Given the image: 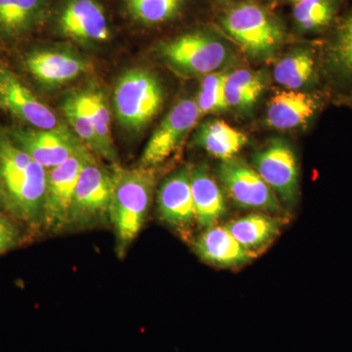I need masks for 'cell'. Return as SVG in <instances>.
<instances>
[{
    "mask_svg": "<svg viewBox=\"0 0 352 352\" xmlns=\"http://www.w3.org/2000/svg\"><path fill=\"white\" fill-rule=\"evenodd\" d=\"M344 0H302L294 7V19L303 32L327 29L337 20Z\"/></svg>",
    "mask_w": 352,
    "mask_h": 352,
    "instance_id": "d4e9b609",
    "label": "cell"
},
{
    "mask_svg": "<svg viewBox=\"0 0 352 352\" xmlns=\"http://www.w3.org/2000/svg\"><path fill=\"white\" fill-rule=\"evenodd\" d=\"M88 154V149L83 150L64 164L48 170L43 219L46 230L60 232L68 229L78 176Z\"/></svg>",
    "mask_w": 352,
    "mask_h": 352,
    "instance_id": "30bf717a",
    "label": "cell"
},
{
    "mask_svg": "<svg viewBox=\"0 0 352 352\" xmlns=\"http://www.w3.org/2000/svg\"><path fill=\"white\" fill-rule=\"evenodd\" d=\"M113 170L88 154L78 176L69 212L68 229L85 230L110 223Z\"/></svg>",
    "mask_w": 352,
    "mask_h": 352,
    "instance_id": "277c9868",
    "label": "cell"
},
{
    "mask_svg": "<svg viewBox=\"0 0 352 352\" xmlns=\"http://www.w3.org/2000/svg\"><path fill=\"white\" fill-rule=\"evenodd\" d=\"M317 108L311 95L295 90L280 92L268 104L267 122L277 129H295L314 117Z\"/></svg>",
    "mask_w": 352,
    "mask_h": 352,
    "instance_id": "d6986e66",
    "label": "cell"
},
{
    "mask_svg": "<svg viewBox=\"0 0 352 352\" xmlns=\"http://www.w3.org/2000/svg\"><path fill=\"white\" fill-rule=\"evenodd\" d=\"M52 0H0V38L14 43L31 36L50 18Z\"/></svg>",
    "mask_w": 352,
    "mask_h": 352,
    "instance_id": "2e32d148",
    "label": "cell"
},
{
    "mask_svg": "<svg viewBox=\"0 0 352 352\" xmlns=\"http://www.w3.org/2000/svg\"><path fill=\"white\" fill-rule=\"evenodd\" d=\"M47 170L0 132V185L4 210L30 226L43 224Z\"/></svg>",
    "mask_w": 352,
    "mask_h": 352,
    "instance_id": "6da1fadb",
    "label": "cell"
},
{
    "mask_svg": "<svg viewBox=\"0 0 352 352\" xmlns=\"http://www.w3.org/2000/svg\"><path fill=\"white\" fill-rule=\"evenodd\" d=\"M0 41H1V38H0Z\"/></svg>",
    "mask_w": 352,
    "mask_h": 352,
    "instance_id": "836d02e7",
    "label": "cell"
},
{
    "mask_svg": "<svg viewBox=\"0 0 352 352\" xmlns=\"http://www.w3.org/2000/svg\"><path fill=\"white\" fill-rule=\"evenodd\" d=\"M193 249L199 258L217 267H238L256 258V252L243 247L224 226L206 229L194 239Z\"/></svg>",
    "mask_w": 352,
    "mask_h": 352,
    "instance_id": "e0dca14e",
    "label": "cell"
},
{
    "mask_svg": "<svg viewBox=\"0 0 352 352\" xmlns=\"http://www.w3.org/2000/svg\"><path fill=\"white\" fill-rule=\"evenodd\" d=\"M265 82L256 72L239 69L227 74L224 95L228 108L250 107L263 94Z\"/></svg>",
    "mask_w": 352,
    "mask_h": 352,
    "instance_id": "cb8c5ba5",
    "label": "cell"
},
{
    "mask_svg": "<svg viewBox=\"0 0 352 352\" xmlns=\"http://www.w3.org/2000/svg\"><path fill=\"white\" fill-rule=\"evenodd\" d=\"M129 18L139 25H156L175 20L186 0H122Z\"/></svg>",
    "mask_w": 352,
    "mask_h": 352,
    "instance_id": "603a6c76",
    "label": "cell"
},
{
    "mask_svg": "<svg viewBox=\"0 0 352 352\" xmlns=\"http://www.w3.org/2000/svg\"><path fill=\"white\" fill-rule=\"evenodd\" d=\"M282 219L268 214H252L231 220L224 227L243 247L254 252L276 237L283 226Z\"/></svg>",
    "mask_w": 352,
    "mask_h": 352,
    "instance_id": "ffe728a7",
    "label": "cell"
},
{
    "mask_svg": "<svg viewBox=\"0 0 352 352\" xmlns=\"http://www.w3.org/2000/svg\"><path fill=\"white\" fill-rule=\"evenodd\" d=\"M157 53L171 68L185 75L207 76L222 68L230 51L219 39L203 32H192L164 41Z\"/></svg>",
    "mask_w": 352,
    "mask_h": 352,
    "instance_id": "8992f818",
    "label": "cell"
},
{
    "mask_svg": "<svg viewBox=\"0 0 352 352\" xmlns=\"http://www.w3.org/2000/svg\"><path fill=\"white\" fill-rule=\"evenodd\" d=\"M248 138L221 120H208L197 131L195 143L208 154L223 161L231 159L247 144Z\"/></svg>",
    "mask_w": 352,
    "mask_h": 352,
    "instance_id": "44dd1931",
    "label": "cell"
},
{
    "mask_svg": "<svg viewBox=\"0 0 352 352\" xmlns=\"http://www.w3.org/2000/svg\"><path fill=\"white\" fill-rule=\"evenodd\" d=\"M83 98L91 119L94 120L97 138L100 145V157L113 164H117L118 155L112 135V122L107 99L101 89L89 87L82 90Z\"/></svg>",
    "mask_w": 352,
    "mask_h": 352,
    "instance_id": "7402d4cb",
    "label": "cell"
},
{
    "mask_svg": "<svg viewBox=\"0 0 352 352\" xmlns=\"http://www.w3.org/2000/svg\"><path fill=\"white\" fill-rule=\"evenodd\" d=\"M217 177L229 198L241 208L281 214V201L256 170L237 157L223 160L217 170Z\"/></svg>",
    "mask_w": 352,
    "mask_h": 352,
    "instance_id": "9c48e42d",
    "label": "cell"
},
{
    "mask_svg": "<svg viewBox=\"0 0 352 352\" xmlns=\"http://www.w3.org/2000/svg\"><path fill=\"white\" fill-rule=\"evenodd\" d=\"M52 21L58 34L83 45H100L112 38L107 14L99 0H62Z\"/></svg>",
    "mask_w": 352,
    "mask_h": 352,
    "instance_id": "52a82bcc",
    "label": "cell"
},
{
    "mask_svg": "<svg viewBox=\"0 0 352 352\" xmlns=\"http://www.w3.org/2000/svg\"><path fill=\"white\" fill-rule=\"evenodd\" d=\"M314 56L309 51H296L275 66V80L291 90L298 89L310 80L314 74Z\"/></svg>",
    "mask_w": 352,
    "mask_h": 352,
    "instance_id": "4316f807",
    "label": "cell"
},
{
    "mask_svg": "<svg viewBox=\"0 0 352 352\" xmlns=\"http://www.w3.org/2000/svg\"><path fill=\"white\" fill-rule=\"evenodd\" d=\"M113 189L110 223L115 231L117 252L126 254L144 226L156 185L153 168H124L113 164Z\"/></svg>",
    "mask_w": 352,
    "mask_h": 352,
    "instance_id": "7a4b0ae2",
    "label": "cell"
},
{
    "mask_svg": "<svg viewBox=\"0 0 352 352\" xmlns=\"http://www.w3.org/2000/svg\"><path fill=\"white\" fill-rule=\"evenodd\" d=\"M0 208H4V197L2 192L1 185H0Z\"/></svg>",
    "mask_w": 352,
    "mask_h": 352,
    "instance_id": "4dcf8cb0",
    "label": "cell"
},
{
    "mask_svg": "<svg viewBox=\"0 0 352 352\" xmlns=\"http://www.w3.org/2000/svg\"><path fill=\"white\" fill-rule=\"evenodd\" d=\"M200 116L196 101L184 99L178 102L153 133L139 166L155 170L163 164L178 149Z\"/></svg>",
    "mask_w": 352,
    "mask_h": 352,
    "instance_id": "8fae6325",
    "label": "cell"
},
{
    "mask_svg": "<svg viewBox=\"0 0 352 352\" xmlns=\"http://www.w3.org/2000/svg\"><path fill=\"white\" fill-rule=\"evenodd\" d=\"M6 133L14 144L46 170L60 166L87 149L76 134L62 124L51 129L13 126Z\"/></svg>",
    "mask_w": 352,
    "mask_h": 352,
    "instance_id": "ba28073f",
    "label": "cell"
},
{
    "mask_svg": "<svg viewBox=\"0 0 352 352\" xmlns=\"http://www.w3.org/2000/svg\"><path fill=\"white\" fill-rule=\"evenodd\" d=\"M289 1L294 2V3H298V2L302 1V0H289Z\"/></svg>",
    "mask_w": 352,
    "mask_h": 352,
    "instance_id": "1f68e13d",
    "label": "cell"
},
{
    "mask_svg": "<svg viewBox=\"0 0 352 352\" xmlns=\"http://www.w3.org/2000/svg\"><path fill=\"white\" fill-rule=\"evenodd\" d=\"M0 107L34 129L60 126L55 113L4 65H0Z\"/></svg>",
    "mask_w": 352,
    "mask_h": 352,
    "instance_id": "5bb4252c",
    "label": "cell"
},
{
    "mask_svg": "<svg viewBox=\"0 0 352 352\" xmlns=\"http://www.w3.org/2000/svg\"><path fill=\"white\" fill-rule=\"evenodd\" d=\"M219 1H220V2H227V1H230V0H219Z\"/></svg>",
    "mask_w": 352,
    "mask_h": 352,
    "instance_id": "d6a6232c",
    "label": "cell"
},
{
    "mask_svg": "<svg viewBox=\"0 0 352 352\" xmlns=\"http://www.w3.org/2000/svg\"><path fill=\"white\" fill-rule=\"evenodd\" d=\"M330 58L336 71L352 78V11L336 25L330 46Z\"/></svg>",
    "mask_w": 352,
    "mask_h": 352,
    "instance_id": "83f0119b",
    "label": "cell"
},
{
    "mask_svg": "<svg viewBox=\"0 0 352 352\" xmlns=\"http://www.w3.org/2000/svg\"><path fill=\"white\" fill-rule=\"evenodd\" d=\"M157 204L160 219L173 228L187 230L196 221L190 166L179 168L162 183Z\"/></svg>",
    "mask_w": 352,
    "mask_h": 352,
    "instance_id": "9a60e30c",
    "label": "cell"
},
{
    "mask_svg": "<svg viewBox=\"0 0 352 352\" xmlns=\"http://www.w3.org/2000/svg\"><path fill=\"white\" fill-rule=\"evenodd\" d=\"M226 78L227 74L215 72L203 78L196 100L201 115L217 113L228 108L224 95Z\"/></svg>",
    "mask_w": 352,
    "mask_h": 352,
    "instance_id": "f1b7e54d",
    "label": "cell"
},
{
    "mask_svg": "<svg viewBox=\"0 0 352 352\" xmlns=\"http://www.w3.org/2000/svg\"><path fill=\"white\" fill-rule=\"evenodd\" d=\"M25 69L44 87H61L89 71L82 55L69 48H38L30 51L24 59Z\"/></svg>",
    "mask_w": 352,
    "mask_h": 352,
    "instance_id": "4fadbf2b",
    "label": "cell"
},
{
    "mask_svg": "<svg viewBox=\"0 0 352 352\" xmlns=\"http://www.w3.org/2000/svg\"><path fill=\"white\" fill-rule=\"evenodd\" d=\"M23 236L16 219L0 212V254L16 249L22 243Z\"/></svg>",
    "mask_w": 352,
    "mask_h": 352,
    "instance_id": "f546056e",
    "label": "cell"
},
{
    "mask_svg": "<svg viewBox=\"0 0 352 352\" xmlns=\"http://www.w3.org/2000/svg\"><path fill=\"white\" fill-rule=\"evenodd\" d=\"M221 22L226 31L252 56H270L284 39L279 21L254 2L235 4L224 14Z\"/></svg>",
    "mask_w": 352,
    "mask_h": 352,
    "instance_id": "5b68a950",
    "label": "cell"
},
{
    "mask_svg": "<svg viewBox=\"0 0 352 352\" xmlns=\"http://www.w3.org/2000/svg\"><path fill=\"white\" fill-rule=\"evenodd\" d=\"M252 166L264 182L287 205H294L298 194V170L295 153L281 139H275L254 154Z\"/></svg>",
    "mask_w": 352,
    "mask_h": 352,
    "instance_id": "7c38bea8",
    "label": "cell"
},
{
    "mask_svg": "<svg viewBox=\"0 0 352 352\" xmlns=\"http://www.w3.org/2000/svg\"><path fill=\"white\" fill-rule=\"evenodd\" d=\"M62 110L69 126L87 149L100 157V145L82 90L71 92L62 103Z\"/></svg>",
    "mask_w": 352,
    "mask_h": 352,
    "instance_id": "484cf974",
    "label": "cell"
},
{
    "mask_svg": "<svg viewBox=\"0 0 352 352\" xmlns=\"http://www.w3.org/2000/svg\"><path fill=\"white\" fill-rule=\"evenodd\" d=\"M191 190L197 223L206 229L217 226L226 214V200L219 185L204 164L191 168Z\"/></svg>",
    "mask_w": 352,
    "mask_h": 352,
    "instance_id": "ac0fdd59",
    "label": "cell"
},
{
    "mask_svg": "<svg viewBox=\"0 0 352 352\" xmlns=\"http://www.w3.org/2000/svg\"><path fill=\"white\" fill-rule=\"evenodd\" d=\"M164 103V90L159 78L148 69L124 72L116 83L113 109L120 126L139 131L152 122Z\"/></svg>",
    "mask_w": 352,
    "mask_h": 352,
    "instance_id": "3957f363",
    "label": "cell"
}]
</instances>
